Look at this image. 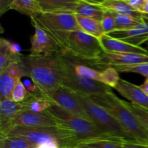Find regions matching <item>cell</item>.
I'll return each instance as SVG.
<instances>
[{
    "instance_id": "6da1fadb",
    "label": "cell",
    "mask_w": 148,
    "mask_h": 148,
    "mask_svg": "<svg viewBox=\"0 0 148 148\" xmlns=\"http://www.w3.org/2000/svg\"><path fill=\"white\" fill-rule=\"evenodd\" d=\"M88 95L94 103L112 114L137 143L148 145V130L124 104L123 100L119 99L113 92Z\"/></svg>"
},
{
    "instance_id": "7a4b0ae2",
    "label": "cell",
    "mask_w": 148,
    "mask_h": 148,
    "mask_svg": "<svg viewBox=\"0 0 148 148\" xmlns=\"http://www.w3.org/2000/svg\"><path fill=\"white\" fill-rule=\"evenodd\" d=\"M20 63L25 71L26 76L31 78L42 93H47L62 85L56 53L51 56L23 54Z\"/></svg>"
},
{
    "instance_id": "3957f363",
    "label": "cell",
    "mask_w": 148,
    "mask_h": 148,
    "mask_svg": "<svg viewBox=\"0 0 148 148\" xmlns=\"http://www.w3.org/2000/svg\"><path fill=\"white\" fill-rule=\"evenodd\" d=\"M0 137H14L30 141L37 145L56 143L60 148L75 145V136L69 128L62 124L56 127H28L11 126L0 132Z\"/></svg>"
},
{
    "instance_id": "277c9868",
    "label": "cell",
    "mask_w": 148,
    "mask_h": 148,
    "mask_svg": "<svg viewBox=\"0 0 148 148\" xmlns=\"http://www.w3.org/2000/svg\"><path fill=\"white\" fill-rule=\"evenodd\" d=\"M33 27L43 30L58 44L60 51L66 52L68 37L71 32L80 30L75 14L39 12L30 17Z\"/></svg>"
},
{
    "instance_id": "5b68a950",
    "label": "cell",
    "mask_w": 148,
    "mask_h": 148,
    "mask_svg": "<svg viewBox=\"0 0 148 148\" xmlns=\"http://www.w3.org/2000/svg\"><path fill=\"white\" fill-rule=\"evenodd\" d=\"M46 111L49 112L58 123L64 125L73 133L75 136L74 146L79 145L94 140H108L124 143L103 133L89 120L75 115L59 106L52 104Z\"/></svg>"
},
{
    "instance_id": "8992f818",
    "label": "cell",
    "mask_w": 148,
    "mask_h": 148,
    "mask_svg": "<svg viewBox=\"0 0 148 148\" xmlns=\"http://www.w3.org/2000/svg\"><path fill=\"white\" fill-rule=\"evenodd\" d=\"M74 93L85 108L90 121L97 128L121 143L136 142L112 114L101 106L94 103L87 94L77 92H74Z\"/></svg>"
},
{
    "instance_id": "52a82bcc",
    "label": "cell",
    "mask_w": 148,
    "mask_h": 148,
    "mask_svg": "<svg viewBox=\"0 0 148 148\" xmlns=\"http://www.w3.org/2000/svg\"><path fill=\"white\" fill-rule=\"evenodd\" d=\"M56 61L60 72L62 85L73 92H82L87 95L112 92L111 87L82 76L70 67L64 58L61 51L56 53Z\"/></svg>"
},
{
    "instance_id": "ba28073f",
    "label": "cell",
    "mask_w": 148,
    "mask_h": 148,
    "mask_svg": "<svg viewBox=\"0 0 148 148\" xmlns=\"http://www.w3.org/2000/svg\"><path fill=\"white\" fill-rule=\"evenodd\" d=\"M92 66H98L104 53L99 39L81 30L71 32L68 37L66 52Z\"/></svg>"
},
{
    "instance_id": "9c48e42d",
    "label": "cell",
    "mask_w": 148,
    "mask_h": 148,
    "mask_svg": "<svg viewBox=\"0 0 148 148\" xmlns=\"http://www.w3.org/2000/svg\"><path fill=\"white\" fill-rule=\"evenodd\" d=\"M43 95L52 104L59 106L75 115L90 121L85 108L74 92L63 85H61L53 90Z\"/></svg>"
},
{
    "instance_id": "30bf717a",
    "label": "cell",
    "mask_w": 148,
    "mask_h": 148,
    "mask_svg": "<svg viewBox=\"0 0 148 148\" xmlns=\"http://www.w3.org/2000/svg\"><path fill=\"white\" fill-rule=\"evenodd\" d=\"M106 35L133 46H140L148 41V14L135 27L127 30H116Z\"/></svg>"
},
{
    "instance_id": "8fae6325",
    "label": "cell",
    "mask_w": 148,
    "mask_h": 148,
    "mask_svg": "<svg viewBox=\"0 0 148 148\" xmlns=\"http://www.w3.org/2000/svg\"><path fill=\"white\" fill-rule=\"evenodd\" d=\"M20 62L13 64L0 72V101L12 99V92L15 84L22 77L26 76Z\"/></svg>"
},
{
    "instance_id": "7c38bea8",
    "label": "cell",
    "mask_w": 148,
    "mask_h": 148,
    "mask_svg": "<svg viewBox=\"0 0 148 148\" xmlns=\"http://www.w3.org/2000/svg\"><path fill=\"white\" fill-rule=\"evenodd\" d=\"M59 125L57 121L46 111L43 112L30 111L22 112L13 120L11 124V126L28 127H56Z\"/></svg>"
},
{
    "instance_id": "4fadbf2b",
    "label": "cell",
    "mask_w": 148,
    "mask_h": 148,
    "mask_svg": "<svg viewBox=\"0 0 148 148\" xmlns=\"http://www.w3.org/2000/svg\"><path fill=\"white\" fill-rule=\"evenodd\" d=\"M35 27V33L30 37V55L31 56H51L60 51L57 43L48 36L43 30Z\"/></svg>"
},
{
    "instance_id": "5bb4252c",
    "label": "cell",
    "mask_w": 148,
    "mask_h": 148,
    "mask_svg": "<svg viewBox=\"0 0 148 148\" xmlns=\"http://www.w3.org/2000/svg\"><path fill=\"white\" fill-rule=\"evenodd\" d=\"M148 63V55L132 53H110L104 52L98 66L113 65H131Z\"/></svg>"
},
{
    "instance_id": "9a60e30c",
    "label": "cell",
    "mask_w": 148,
    "mask_h": 148,
    "mask_svg": "<svg viewBox=\"0 0 148 148\" xmlns=\"http://www.w3.org/2000/svg\"><path fill=\"white\" fill-rule=\"evenodd\" d=\"M114 89L123 97L130 100L132 103L148 111V95L140 86L120 79Z\"/></svg>"
},
{
    "instance_id": "2e32d148",
    "label": "cell",
    "mask_w": 148,
    "mask_h": 148,
    "mask_svg": "<svg viewBox=\"0 0 148 148\" xmlns=\"http://www.w3.org/2000/svg\"><path fill=\"white\" fill-rule=\"evenodd\" d=\"M104 52L110 53H132L148 55V51L142 46H136L105 34L99 38Z\"/></svg>"
},
{
    "instance_id": "e0dca14e",
    "label": "cell",
    "mask_w": 148,
    "mask_h": 148,
    "mask_svg": "<svg viewBox=\"0 0 148 148\" xmlns=\"http://www.w3.org/2000/svg\"><path fill=\"white\" fill-rule=\"evenodd\" d=\"M25 109L21 102L12 99L0 101V132L7 130L13 120Z\"/></svg>"
},
{
    "instance_id": "ac0fdd59",
    "label": "cell",
    "mask_w": 148,
    "mask_h": 148,
    "mask_svg": "<svg viewBox=\"0 0 148 148\" xmlns=\"http://www.w3.org/2000/svg\"><path fill=\"white\" fill-rule=\"evenodd\" d=\"M42 12L72 13L82 0H36Z\"/></svg>"
},
{
    "instance_id": "d6986e66",
    "label": "cell",
    "mask_w": 148,
    "mask_h": 148,
    "mask_svg": "<svg viewBox=\"0 0 148 148\" xmlns=\"http://www.w3.org/2000/svg\"><path fill=\"white\" fill-rule=\"evenodd\" d=\"M21 103L25 111H30L33 112L46 111L52 105L51 103L40 90L33 93L28 92L25 99Z\"/></svg>"
},
{
    "instance_id": "ffe728a7",
    "label": "cell",
    "mask_w": 148,
    "mask_h": 148,
    "mask_svg": "<svg viewBox=\"0 0 148 148\" xmlns=\"http://www.w3.org/2000/svg\"><path fill=\"white\" fill-rule=\"evenodd\" d=\"M105 10L118 13V14H124V15L131 16L135 18L142 19L147 14L140 12L134 10L126 1H120V0H106L101 6Z\"/></svg>"
},
{
    "instance_id": "44dd1931",
    "label": "cell",
    "mask_w": 148,
    "mask_h": 148,
    "mask_svg": "<svg viewBox=\"0 0 148 148\" xmlns=\"http://www.w3.org/2000/svg\"><path fill=\"white\" fill-rule=\"evenodd\" d=\"M23 54H15L10 49V41L1 38L0 39V72L13 64L20 63Z\"/></svg>"
},
{
    "instance_id": "7402d4cb",
    "label": "cell",
    "mask_w": 148,
    "mask_h": 148,
    "mask_svg": "<svg viewBox=\"0 0 148 148\" xmlns=\"http://www.w3.org/2000/svg\"><path fill=\"white\" fill-rule=\"evenodd\" d=\"M75 17L80 30L87 34L98 39L106 34L100 22L78 14H75Z\"/></svg>"
},
{
    "instance_id": "603a6c76",
    "label": "cell",
    "mask_w": 148,
    "mask_h": 148,
    "mask_svg": "<svg viewBox=\"0 0 148 148\" xmlns=\"http://www.w3.org/2000/svg\"><path fill=\"white\" fill-rule=\"evenodd\" d=\"M105 11V9L101 6L94 5V4L85 2V1H81V2L76 8L75 14H80L84 17H89V18L93 19L101 23L103 18Z\"/></svg>"
},
{
    "instance_id": "cb8c5ba5",
    "label": "cell",
    "mask_w": 148,
    "mask_h": 148,
    "mask_svg": "<svg viewBox=\"0 0 148 148\" xmlns=\"http://www.w3.org/2000/svg\"><path fill=\"white\" fill-rule=\"evenodd\" d=\"M10 10H14L30 17L42 12L36 0H14Z\"/></svg>"
},
{
    "instance_id": "d4e9b609",
    "label": "cell",
    "mask_w": 148,
    "mask_h": 148,
    "mask_svg": "<svg viewBox=\"0 0 148 148\" xmlns=\"http://www.w3.org/2000/svg\"><path fill=\"white\" fill-rule=\"evenodd\" d=\"M38 145L24 139L0 137V148H36Z\"/></svg>"
},
{
    "instance_id": "484cf974",
    "label": "cell",
    "mask_w": 148,
    "mask_h": 148,
    "mask_svg": "<svg viewBox=\"0 0 148 148\" xmlns=\"http://www.w3.org/2000/svg\"><path fill=\"white\" fill-rule=\"evenodd\" d=\"M116 21V30H127L132 28L142 23L143 18L138 19L131 16L124 15L112 12Z\"/></svg>"
},
{
    "instance_id": "4316f807",
    "label": "cell",
    "mask_w": 148,
    "mask_h": 148,
    "mask_svg": "<svg viewBox=\"0 0 148 148\" xmlns=\"http://www.w3.org/2000/svg\"><path fill=\"white\" fill-rule=\"evenodd\" d=\"M112 67L119 72H134L148 77V63L131 65H113Z\"/></svg>"
},
{
    "instance_id": "83f0119b",
    "label": "cell",
    "mask_w": 148,
    "mask_h": 148,
    "mask_svg": "<svg viewBox=\"0 0 148 148\" xmlns=\"http://www.w3.org/2000/svg\"><path fill=\"white\" fill-rule=\"evenodd\" d=\"M101 72H102L103 83L111 88H115L120 79L118 71L116 70L112 66H108Z\"/></svg>"
},
{
    "instance_id": "f1b7e54d",
    "label": "cell",
    "mask_w": 148,
    "mask_h": 148,
    "mask_svg": "<svg viewBox=\"0 0 148 148\" xmlns=\"http://www.w3.org/2000/svg\"><path fill=\"white\" fill-rule=\"evenodd\" d=\"M124 104L131 110L132 112L137 116L139 121L141 122V124L145 127L148 130V111L144 109L142 107L132 103H129L124 101Z\"/></svg>"
},
{
    "instance_id": "f546056e",
    "label": "cell",
    "mask_w": 148,
    "mask_h": 148,
    "mask_svg": "<svg viewBox=\"0 0 148 148\" xmlns=\"http://www.w3.org/2000/svg\"><path fill=\"white\" fill-rule=\"evenodd\" d=\"M27 95H28V92L27 90V88L21 82V80H19L13 88L12 92V100L15 102H22L25 99Z\"/></svg>"
},
{
    "instance_id": "4dcf8cb0",
    "label": "cell",
    "mask_w": 148,
    "mask_h": 148,
    "mask_svg": "<svg viewBox=\"0 0 148 148\" xmlns=\"http://www.w3.org/2000/svg\"><path fill=\"white\" fill-rule=\"evenodd\" d=\"M105 10L103 18L101 23L106 34H108L116 30V21L112 12L107 10Z\"/></svg>"
},
{
    "instance_id": "1f68e13d",
    "label": "cell",
    "mask_w": 148,
    "mask_h": 148,
    "mask_svg": "<svg viewBox=\"0 0 148 148\" xmlns=\"http://www.w3.org/2000/svg\"><path fill=\"white\" fill-rule=\"evenodd\" d=\"M79 145H85L90 148H123L122 143L108 140H94Z\"/></svg>"
},
{
    "instance_id": "d6a6232c",
    "label": "cell",
    "mask_w": 148,
    "mask_h": 148,
    "mask_svg": "<svg viewBox=\"0 0 148 148\" xmlns=\"http://www.w3.org/2000/svg\"><path fill=\"white\" fill-rule=\"evenodd\" d=\"M127 3L134 10L143 13V9L145 5L146 0H127Z\"/></svg>"
},
{
    "instance_id": "836d02e7",
    "label": "cell",
    "mask_w": 148,
    "mask_h": 148,
    "mask_svg": "<svg viewBox=\"0 0 148 148\" xmlns=\"http://www.w3.org/2000/svg\"><path fill=\"white\" fill-rule=\"evenodd\" d=\"M14 0H0V15H2L11 9Z\"/></svg>"
},
{
    "instance_id": "e575fe53",
    "label": "cell",
    "mask_w": 148,
    "mask_h": 148,
    "mask_svg": "<svg viewBox=\"0 0 148 148\" xmlns=\"http://www.w3.org/2000/svg\"><path fill=\"white\" fill-rule=\"evenodd\" d=\"M123 148H148V145L140 144L137 142H127L122 143Z\"/></svg>"
},
{
    "instance_id": "d590c367",
    "label": "cell",
    "mask_w": 148,
    "mask_h": 148,
    "mask_svg": "<svg viewBox=\"0 0 148 148\" xmlns=\"http://www.w3.org/2000/svg\"><path fill=\"white\" fill-rule=\"evenodd\" d=\"M37 148H60L59 145L56 143H45V144L40 145L37 147Z\"/></svg>"
},
{
    "instance_id": "8d00e7d4",
    "label": "cell",
    "mask_w": 148,
    "mask_h": 148,
    "mask_svg": "<svg viewBox=\"0 0 148 148\" xmlns=\"http://www.w3.org/2000/svg\"><path fill=\"white\" fill-rule=\"evenodd\" d=\"M82 1H85V2L89 3V4H94V5L102 6V4H103V2L106 0H82Z\"/></svg>"
},
{
    "instance_id": "74e56055",
    "label": "cell",
    "mask_w": 148,
    "mask_h": 148,
    "mask_svg": "<svg viewBox=\"0 0 148 148\" xmlns=\"http://www.w3.org/2000/svg\"><path fill=\"white\" fill-rule=\"evenodd\" d=\"M140 88H141V89L148 95V81L145 80V82L143 85H140Z\"/></svg>"
},
{
    "instance_id": "f35d334b",
    "label": "cell",
    "mask_w": 148,
    "mask_h": 148,
    "mask_svg": "<svg viewBox=\"0 0 148 148\" xmlns=\"http://www.w3.org/2000/svg\"><path fill=\"white\" fill-rule=\"evenodd\" d=\"M143 13L148 14V0H146L145 5L144 9H143Z\"/></svg>"
},
{
    "instance_id": "ab89813d",
    "label": "cell",
    "mask_w": 148,
    "mask_h": 148,
    "mask_svg": "<svg viewBox=\"0 0 148 148\" xmlns=\"http://www.w3.org/2000/svg\"><path fill=\"white\" fill-rule=\"evenodd\" d=\"M66 148H90V147H87V146H85V145H76V146H72V147H66Z\"/></svg>"
},
{
    "instance_id": "60d3db41",
    "label": "cell",
    "mask_w": 148,
    "mask_h": 148,
    "mask_svg": "<svg viewBox=\"0 0 148 148\" xmlns=\"http://www.w3.org/2000/svg\"><path fill=\"white\" fill-rule=\"evenodd\" d=\"M146 44H147V49H148V41L147 42V43H146Z\"/></svg>"
},
{
    "instance_id": "b9f144b4",
    "label": "cell",
    "mask_w": 148,
    "mask_h": 148,
    "mask_svg": "<svg viewBox=\"0 0 148 148\" xmlns=\"http://www.w3.org/2000/svg\"><path fill=\"white\" fill-rule=\"evenodd\" d=\"M120 1H127V0H120Z\"/></svg>"
},
{
    "instance_id": "7bdbcfd3",
    "label": "cell",
    "mask_w": 148,
    "mask_h": 148,
    "mask_svg": "<svg viewBox=\"0 0 148 148\" xmlns=\"http://www.w3.org/2000/svg\"><path fill=\"white\" fill-rule=\"evenodd\" d=\"M146 80H147V81H148V77L147 78V79H146Z\"/></svg>"
},
{
    "instance_id": "ee69618b",
    "label": "cell",
    "mask_w": 148,
    "mask_h": 148,
    "mask_svg": "<svg viewBox=\"0 0 148 148\" xmlns=\"http://www.w3.org/2000/svg\"><path fill=\"white\" fill-rule=\"evenodd\" d=\"M36 148H37V147H36Z\"/></svg>"
}]
</instances>
